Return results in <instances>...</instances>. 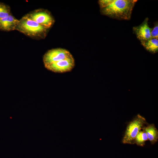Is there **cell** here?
Masks as SVG:
<instances>
[{
  "instance_id": "11",
  "label": "cell",
  "mask_w": 158,
  "mask_h": 158,
  "mask_svg": "<svg viewBox=\"0 0 158 158\" xmlns=\"http://www.w3.org/2000/svg\"><path fill=\"white\" fill-rule=\"evenodd\" d=\"M148 140L147 134L145 131L142 129L137 135L134 140V144L138 146L143 147L146 141Z\"/></svg>"
},
{
  "instance_id": "10",
  "label": "cell",
  "mask_w": 158,
  "mask_h": 158,
  "mask_svg": "<svg viewBox=\"0 0 158 158\" xmlns=\"http://www.w3.org/2000/svg\"><path fill=\"white\" fill-rule=\"evenodd\" d=\"M141 44L147 51L154 54L158 51V40L151 38L140 42Z\"/></svg>"
},
{
  "instance_id": "6",
  "label": "cell",
  "mask_w": 158,
  "mask_h": 158,
  "mask_svg": "<svg viewBox=\"0 0 158 158\" xmlns=\"http://www.w3.org/2000/svg\"><path fill=\"white\" fill-rule=\"evenodd\" d=\"M74 66V60L72 56L66 59L47 65L45 67L51 71L63 73L71 71Z\"/></svg>"
},
{
  "instance_id": "12",
  "label": "cell",
  "mask_w": 158,
  "mask_h": 158,
  "mask_svg": "<svg viewBox=\"0 0 158 158\" xmlns=\"http://www.w3.org/2000/svg\"><path fill=\"white\" fill-rule=\"evenodd\" d=\"M11 14L10 7L0 2V19L6 17Z\"/></svg>"
},
{
  "instance_id": "13",
  "label": "cell",
  "mask_w": 158,
  "mask_h": 158,
  "mask_svg": "<svg viewBox=\"0 0 158 158\" xmlns=\"http://www.w3.org/2000/svg\"><path fill=\"white\" fill-rule=\"evenodd\" d=\"M151 38L158 39V22L155 23L153 28L151 32Z\"/></svg>"
},
{
  "instance_id": "7",
  "label": "cell",
  "mask_w": 158,
  "mask_h": 158,
  "mask_svg": "<svg viewBox=\"0 0 158 158\" xmlns=\"http://www.w3.org/2000/svg\"><path fill=\"white\" fill-rule=\"evenodd\" d=\"M148 20V18L147 17L140 25L133 28V33L140 42L151 39V32L152 28L149 26Z\"/></svg>"
},
{
  "instance_id": "9",
  "label": "cell",
  "mask_w": 158,
  "mask_h": 158,
  "mask_svg": "<svg viewBox=\"0 0 158 158\" xmlns=\"http://www.w3.org/2000/svg\"><path fill=\"white\" fill-rule=\"evenodd\" d=\"M142 129L145 131L148 140L152 145H154L157 142L158 140V130L154 124H147Z\"/></svg>"
},
{
  "instance_id": "3",
  "label": "cell",
  "mask_w": 158,
  "mask_h": 158,
  "mask_svg": "<svg viewBox=\"0 0 158 158\" xmlns=\"http://www.w3.org/2000/svg\"><path fill=\"white\" fill-rule=\"evenodd\" d=\"M145 118L138 114L128 123L122 139L124 144H134L137 135L147 124Z\"/></svg>"
},
{
  "instance_id": "4",
  "label": "cell",
  "mask_w": 158,
  "mask_h": 158,
  "mask_svg": "<svg viewBox=\"0 0 158 158\" xmlns=\"http://www.w3.org/2000/svg\"><path fill=\"white\" fill-rule=\"evenodd\" d=\"M26 15L47 29L51 27L54 22V19L50 13L44 9H37Z\"/></svg>"
},
{
  "instance_id": "14",
  "label": "cell",
  "mask_w": 158,
  "mask_h": 158,
  "mask_svg": "<svg viewBox=\"0 0 158 158\" xmlns=\"http://www.w3.org/2000/svg\"><path fill=\"white\" fill-rule=\"evenodd\" d=\"M113 0H100L98 1L100 9L104 8L111 4Z\"/></svg>"
},
{
  "instance_id": "5",
  "label": "cell",
  "mask_w": 158,
  "mask_h": 158,
  "mask_svg": "<svg viewBox=\"0 0 158 158\" xmlns=\"http://www.w3.org/2000/svg\"><path fill=\"white\" fill-rule=\"evenodd\" d=\"M72 56L70 53L65 49L62 48L52 49L45 53L43 57V61L45 66Z\"/></svg>"
},
{
  "instance_id": "2",
  "label": "cell",
  "mask_w": 158,
  "mask_h": 158,
  "mask_svg": "<svg viewBox=\"0 0 158 158\" xmlns=\"http://www.w3.org/2000/svg\"><path fill=\"white\" fill-rule=\"evenodd\" d=\"M16 30L36 39L44 37L47 32V29L30 19L26 15L19 20Z\"/></svg>"
},
{
  "instance_id": "8",
  "label": "cell",
  "mask_w": 158,
  "mask_h": 158,
  "mask_svg": "<svg viewBox=\"0 0 158 158\" xmlns=\"http://www.w3.org/2000/svg\"><path fill=\"white\" fill-rule=\"evenodd\" d=\"M19 20L11 14L0 19V30L10 31L16 30Z\"/></svg>"
},
{
  "instance_id": "1",
  "label": "cell",
  "mask_w": 158,
  "mask_h": 158,
  "mask_svg": "<svg viewBox=\"0 0 158 158\" xmlns=\"http://www.w3.org/2000/svg\"><path fill=\"white\" fill-rule=\"evenodd\" d=\"M137 1L113 0L107 6L101 8V13L111 18L119 20H129Z\"/></svg>"
}]
</instances>
